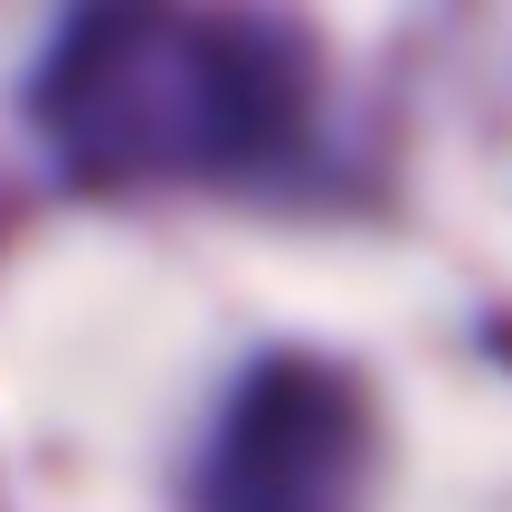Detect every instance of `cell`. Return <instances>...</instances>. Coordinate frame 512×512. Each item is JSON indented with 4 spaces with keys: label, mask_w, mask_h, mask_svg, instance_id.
Masks as SVG:
<instances>
[{
    "label": "cell",
    "mask_w": 512,
    "mask_h": 512,
    "mask_svg": "<svg viewBox=\"0 0 512 512\" xmlns=\"http://www.w3.org/2000/svg\"><path fill=\"white\" fill-rule=\"evenodd\" d=\"M313 48L256 10H76L29 67V124L86 190H238L313 152Z\"/></svg>",
    "instance_id": "6da1fadb"
},
{
    "label": "cell",
    "mask_w": 512,
    "mask_h": 512,
    "mask_svg": "<svg viewBox=\"0 0 512 512\" xmlns=\"http://www.w3.org/2000/svg\"><path fill=\"white\" fill-rule=\"evenodd\" d=\"M361 389L332 361L275 351L228 389L200 446V512H361Z\"/></svg>",
    "instance_id": "7a4b0ae2"
}]
</instances>
